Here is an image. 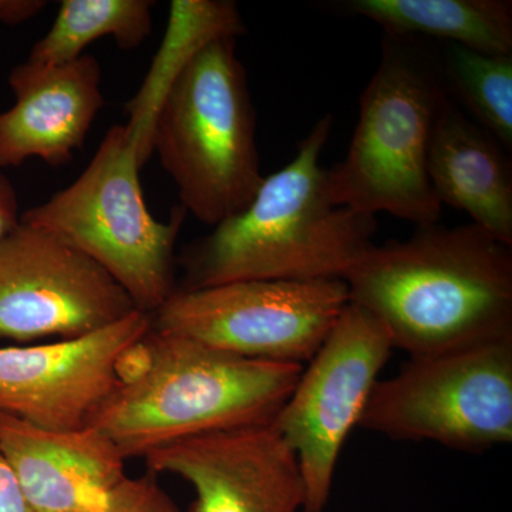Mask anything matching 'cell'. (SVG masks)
<instances>
[{
	"label": "cell",
	"instance_id": "cell-1",
	"mask_svg": "<svg viewBox=\"0 0 512 512\" xmlns=\"http://www.w3.org/2000/svg\"><path fill=\"white\" fill-rule=\"evenodd\" d=\"M511 248L474 224L426 225L373 244L342 279L394 349L434 355L512 338Z\"/></svg>",
	"mask_w": 512,
	"mask_h": 512
},
{
	"label": "cell",
	"instance_id": "cell-2",
	"mask_svg": "<svg viewBox=\"0 0 512 512\" xmlns=\"http://www.w3.org/2000/svg\"><path fill=\"white\" fill-rule=\"evenodd\" d=\"M303 370L245 359L153 329L124 359L120 380L87 426L126 458L177 441L274 423Z\"/></svg>",
	"mask_w": 512,
	"mask_h": 512
},
{
	"label": "cell",
	"instance_id": "cell-3",
	"mask_svg": "<svg viewBox=\"0 0 512 512\" xmlns=\"http://www.w3.org/2000/svg\"><path fill=\"white\" fill-rule=\"evenodd\" d=\"M332 116L299 141L295 157L265 177L247 207L215 225L185 255L184 289L242 281L342 279L372 247L376 217L336 207L320 154Z\"/></svg>",
	"mask_w": 512,
	"mask_h": 512
},
{
	"label": "cell",
	"instance_id": "cell-4",
	"mask_svg": "<svg viewBox=\"0 0 512 512\" xmlns=\"http://www.w3.org/2000/svg\"><path fill=\"white\" fill-rule=\"evenodd\" d=\"M450 94L439 60L416 39L383 33L382 56L360 96L346 157L328 170L336 207L439 224L443 205L427 173L434 123Z\"/></svg>",
	"mask_w": 512,
	"mask_h": 512
},
{
	"label": "cell",
	"instance_id": "cell-5",
	"mask_svg": "<svg viewBox=\"0 0 512 512\" xmlns=\"http://www.w3.org/2000/svg\"><path fill=\"white\" fill-rule=\"evenodd\" d=\"M153 153L185 212L204 224H221L255 197L265 177L237 39L212 43L175 82L157 116Z\"/></svg>",
	"mask_w": 512,
	"mask_h": 512
},
{
	"label": "cell",
	"instance_id": "cell-6",
	"mask_svg": "<svg viewBox=\"0 0 512 512\" xmlns=\"http://www.w3.org/2000/svg\"><path fill=\"white\" fill-rule=\"evenodd\" d=\"M137 148L126 126L111 127L73 184L20 215L96 262L141 312L156 313L174 289L175 244L185 215H151L140 184Z\"/></svg>",
	"mask_w": 512,
	"mask_h": 512
},
{
	"label": "cell",
	"instance_id": "cell-7",
	"mask_svg": "<svg viewBox=\"0 0 512 512\" xmlns=\"http://www.w3.org/2000/svg\"><path fill=\"white\" fill-rule=\"evenodd\" d=\"M359 427L478 453L512 440V338L412 356L379 380Z\"/></svg>",
	"mask_w": 512,
	"mask_h": 512
},
{
	"label": "cell",
	"instance_id": "cell-8",
	"mask_svg": "<svg viewBox=\"0 0 512 512\" xmlns=\"http://www.w3.org/2000/svg\"><path fill=\"white\" fill-rule=\"evenodd\" d=\"M348 303L343 279L231 282L175 291L153 326L229 355L305 366Z\"/></svg>",
	"mask_w": 512,
	"mask_h": 512
},
{
	"label": "cell",
	"instance_id": "cell-9",
	"mask_svg": "<svg viewBox=\"0 0 512 512\" xmlns=\"http://www.w3.org/2000/svg\"><path fill=\"white\" fill-rule=\"evenodd\" d=\"M394 348L382 323L348 303L303 366L272 427L291 448L305 485L303 512H325L343 444L359 427Z\"/></svg>",
	"mask_w": 512,
	"mask_h": 512
},
{
	"label": "cell",
	"instance_id": "cell-10",
	"mask_svg": "<svg viewBox=\"0 0 512 512\" xmlns=\"http://www.w3.org/2000/svg\"><path fill=\"white\" fill-rule=\"evenodd\" d=\"M140 311L96 262L20 221L0 239V339H72Z\"/></svg>",
	"mask_w": 512,
	"mask_h": 512
},
{
	"label": "cell",
	"instance_id": "cell-11",
	"mask_svg": "<svg viewBox=\"0 0 512 512\" xmlns=\"http://www.w3.org/2000/svg\"><path fill=\"white\" fill-rule=\"evenodd\" d=\"M151 329L153 315L136 311L77 338L0 348V413L43 429H82L119 383L128 353Z\"/></svg>",
	"mask_w": 512,
	"mask_h": 512
},
{
	"label": "cell",
	"instance_id": "cell-12",
	"mask_svg": "<svg viewBox=\"0 0 512 512\" xmlns=\"http://www.w3.org/2000/svg\"><path fill=\"white\" fill-rule=\"evenodd\" d=\"M150 473L194 488L190 512H301L305 485L291 448L272 424L202 434L146 457Z\"/></svg>",
	"mask_w": 512,
	"mask_h": 512
},
{
	"label": "cell",
	"instance_id": "cell-13",
	"mask_svg": "<svg viewBox=\"0 0 512 512\" xmlns=\"http://www.w3.org/2000/svg\"><path fill=\"white\" fill-rule=\"evenodd\" d=\"M9 86L15 104L0 113V168L30 158L69 163L104 106L99 62L90 55L60 66L26 60L10 73Z\"/></svg>",
	"mask_w": 512,
	"mask_h": 512
},
{
	"label": "cell",
	"instance_id": "cell-14",
	"mask_svg": "<svg viewBox=\"0 0 512 512\" xmlns=\"http://www.w3.org/2000/svg\"><path fill=\"white\" fill-rule=\"evenodd\" d=\"M0 451L33 512H93L126 478V457L100 430H50L0 413Z\"/></svg>",
	"mask_w": 512,
	"mask_h": 512
},
{
	"label": "cell",
	"instance_id": "cell-15",
	"mask_svg": "<svg viewBox=\"0 0 512 512\" xmlns=\"http://www.w3.org/2000/svg\"><path fill=\"white\" fill-rule=\"evenodd\" d=\"M427 173L440 204L512 247V167L504 148L448 97L431 133Z\"/></svg>",
	"mask_w": 512,
	"mask_h": 512
},
{
	"label": "cell",
	"instance_id": "cell-16",
	"mask_svg": "<svg viewBox=\"0 0 512 512\" xmlns=\"http://www.w3.org/2000/svg\"><path fill=\"white\" fill-rule=\"evenodd\" d=\"M245 23L231 0H174L170 5L163 42L146 79L128 103L126 126L138 160L146 165L153 156L154 127L165 97L198 56L222 39L244 35Z\"/></svg>",
	"mask_w": 512,
	"mask_h": 512
},
{
	"label": "cell",
	"instance_id": "cell-17",
	"mask_svg": "<svg viewBox=\"0 0 512 512\" xmlns=\"http://www.w3.org/2000/svg\"><path fill=\"white\" fill-rule=\"evenodd\" d=\"M339 9L386 35L436 37L485 55L512 56L510 0H345Z\"/></svg>",
	"mask_w": 512,
	"mask_h": 512
},
{
	"label": "cell",
	"instance_id": "cell-18",
	"mask_svg": "<svg viewBox=\"0 0 512 512\" xmlns=\"http://www.w3.org/2000/svg\"><path fill=\"white\" fill-rule=\"evenodd\" d=\"M154 5L150 0H63L52 28L33 46L28 62H74L101 37H113L120 49H136L153 30Z\"/></svg>",
	"mask_w": 512,
	"mask_h": 512
},
{
	"label": "cell",
	"instance_id": "cell-19",
	"mask_svg": "<svg viewBox=\"0 0 512 512\" xmlns=\"http://www.w3.org/2000/svg\"><path fill=\"white\" fill-rule=\"evenodd\" d=\"M448 94L470 111L478 126L512 150V56L485 55L446 43L440 60Z\"/></svg>",
	"mask_w": 512,
	"mask_h": 512
},
{
	"label": "cell",
	"instance_id": "cell-20",
	"mask_svg": "<svg viewBox=\"0 0 512 512\" xmlns=\"http://www.w3.org/2000/svg\"><path fill=\"white\" fill-rule=\"evenodd\" d=\"M93 512H181L151 476L126 477Z\"/></svg>",
	"mask_w": 512,
	"mask_h": 512
},
{
	"label": "cell",
	"instance_id": "cell-21",
	"mask_svg": "<svg viewBox=\"0 0 512 512\" xmlns=\"http://www.w3.org/2000/svg\"><path fill=\"white\" fill-rule=\"evenodd\" d=\"M0 512H33L8 460L0 451Z\"/></svg>",
	"mask_w": 512,
	"mask_h": 512
},
{
	"label": "cell",
	"instance_id": "cell-22",
	"mask_svg": "<svg viewBox=\"0 0 512 512\" xmlns=\"http://www.w3.org/2000/svg\"><path fill=\"white\" fill-rule=\"evenodd\" d=\"M19 222L18 195L8 178L0 173V239L18 227Z\"/></svg>",
	"mask_w": 512,
	"mask_h": 512
},
{
	"label": "cell",
	"instance_id": "cell-23",
	"mask_svg": "<svg viewBox=\"0 0 512 512\" xmlns=\"http://www.w3.org/2000/svg\"><path fill=\"white\" fill-rule=\"evenodd\" d=\"M45 6L42 0H0V22L18 25L35 18Z\"/></svg>",
	"mask_w": 512,
	"mask_h": 512
}]
</instances>
